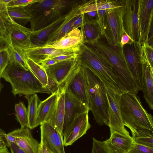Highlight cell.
<instances>
[{
    "label": "cell",
    "instance_id": "28",
    "mask_svg": "<svg viewBox=\"0 0 153 153\" xmlns=\"http://www.w3.org/2000/svg\"><path fill=\"white\" fill-rule=\"evenodd\" d=\"M83 24L80 28L83 36V43L88 44L102 36L97 21L89 20L85 15Z\"/></svg>",
    "mask_w": 153,
    "mask_h": 153
},
{
    "label": "cell",
    "instance_id": "7",
    "mask_svg": "<svg viewBox=\"0 0 153 153\" xmlns=\"http://www.w3.org/2000/svg\"><path fill=\"white\" fill-rule=\"evenodd\" d=\"M125 11V0L120 6L106 10L104 37L108 45L114 48L120 45L121 40L125 31L123 21Z\"/></svg>",
    "mask_w": 153,
    "mask_h": 153
},
{
    "label": "cell",
    "instance_id": "43",
    "mask_svg": "<svg viewBox=\"0 0 153 153\" xmlns=\"http://www.w3.org/2000/svg\"><path fill=\"white\" fill-rule=\"evenodd\" d=\"M5 131L1 129L0 130V149L9 147V145L7 140Z\"/></svg>",
    "mask_w": 153,
    "mask_h": 153
},
{
    "label": "cell",
    "instance_id": "1",
    "mask_svg": "<svg viewBox=\"0 0 153 153\" xmlns=\"http://www.w3.org/2000/svg\"><path fill=\"white\" fill-rule=\"evenodd\" d=\"M120 108L124 125L130 130L132 137L152 133L153 117L141 104L139 97L133 93L121 95Z\"/></svg>",
    "mask_w": 153,
    "mask_h": 153
},
{
    "label": "cell",
    "instance_id": "36",
    "mask_svg": "<svg viewBox=\"0 0 153 153\" xmlns=\"http://www.w3.org/2000/svg\"><path fill=\"white\" fill-rule=\"evenodd\" d=\"M0 53L1 76L10 62V48L5 47H0Z\"/></svg>",
    "mask_w": 153,
    "mask_h": 153
},
{
    "label": "cell",
    "instance_id": "17",
    "mask_svg": "<svg viewBox=\"0 0 153 153\" xmlns=\"http://www.w3.org/2000/svg\"><path fill=\"white\" fill-rule=\"evenodd\" d=\"M85 1H79L73 5L65 15L62 22L58 28L50 35L46 44L42 47L50 45L72 30L74 22L80 15L79 14V9Z\"/></svg>",
    "mask_w": 153,
    "mask_h": 153
},
{
    "label": "cell",
    "instance_id": "12",
    "mask_svg": "<svg viewBox=\"0 0 153 153\" xmlns=\"http://www.w3.org/2000/svg\"><path fill=\"white\" fill-rule=\"evenodd\" d=\"M89 111L77 115L63 133L64 146L72 145L85 134L91 128L88 113Z\"/></svg>",
    "mask_w": 153,
    "mask_h": 153
},
{
    "label": "cell",
    "instance_id": "35",
    "mask_svg": "<svg viewBox=\"0 0 153 153\" xmlns=\"http://www.w3.org/2000/svg\"><path fill=\"white\" fill-rule=\"evenodd\" d=\"M16 116L21 128L28 127V119L27 109L22 102L16 104L15 106Z\"/></svg>",
    "mask_w": 153,
    "mask_h": 153
},
{
    "label": "cell",
    "instance_id": "9",
    "mask_svg": "<svg viewBox=\"0 0 153 153\" xmlns=\"http://www.w3.org/2000/svg\"><path fill=\"white\" fill-rule=\"evenodd\" d=\"M81 66L78 55L75 59L58 62L45 68L48 76L59 86H62L77 73Z\"/></svg>",
    "mask_w": 153,
    "mask_h": 153
},
{
    "label": "cell",
    "instance_id": "51",
    "mask_svg": "<svg viewBox=\"0 0 153 153\" xmlns=\"http://www.w3.org/2000/svg\"><path fill=\"white\" fill-rule=\"evenodd\" d=\"M6 137L8 144L10 143H16V138L10 132L6 134Z\"/></svg>",
    "mask_w": 153,
    "mask_h": 153
},
{
    "label": "cell",
    "instance_id": "16",
    "mask_svg": "<svg viewBox=\"0 0 153 153\" xmlns=\"http://www.w3.org/2000/svg\"><path fill=\"white\" fill-rule=\"evenodd\" d=\"M100 142L106 153H128L135 143L132 137L117 132L111 134L108 139Z\"/></svg>",
    "mask_w": 153,
    "mask_h": 153
},
{
    "label": "cell",
    "instance_id": "4",
    "mask_svg": "<svg viewBox=\"0 0 153 153\" xmlns=\"http://www.w3.org/2000/svg\"><path fill=\"white\" fill-rule=\"evenodd\" d=\"M78 1L40 0L26 7L31 16L30 23L32 31L42 28L64 16L66 14L65 12Z\"/></svg>",
    "mask_w": 153,
    "mask_h": 153
},
{
    "label": "cell",
    "instance_id": "19",
    "mask_svg": "<svg viewBox=\"0 0 153 153\" xmlns=\"http://www.w3.org/2000/svg\"><path fill=\"white\" fill-rule=\"evenodd\" d=\"M10 20L12 41L14 48L25 50L37 47L31 41L32 31L30 28L18 24L11 17Z\"/></svg>",
    "mask_w": 153,
    "mask_h": 153
},
{
    "label": "cell",
    "instance_id": "39",
    "mask_svg": "<svg viewBox=\"0 0 153 153\" xmlns=\"http://www.w3.org/2000/svg\"><path fill=\"white\" fill-rule=\"evenodd\" d=\"M106 10H97V23L100 30L102 36L105 35V14Z\"/></svg>",
    "mask_w": 153,
    "mask_h": 153
},
{
    "label": "cell",
    "instance_id": "24",
    "mask_svg": "<svg viewBox=\"0 0 153 153\" xmlns=\"http://www.w3.org/2000/svg\"><path fill=\"white\" fill-rule=\"evenodd\" d=\"M58 88L57 91L45 100L40 102L38 108L37 126L44 122H48L50 119L58 99Z\"/></svg>",
    "mask_w": 153,
    "mask_h": 153
},
{
    "label": "cell",
    "instance_id": "13",
    "mask_svg": "<svg viewBox=\"0 0 153 153\" xmlns=\"http://www.w3.org/2000/svg\"><path fill=\"white\" fill-rule=\"evenodd\" d=\"M138 0H125V11L123 17L126 32L136 43L139 41L138 18Z\"/></svg>",
    "mask_w": 153,
    "mask_h": 153
},
{
    "label": "cell",
    "instance_id": "10",
    "mask_svg": "<svg viewBox=\"0 0 153 153\" xmlns=\"http://www.w3.org/2000/svg\"><path fill=\"white\" fill-rule=\"evenodd\" d=\"M105 91L108 105V126L110 134L117 132L122 134L130 136L129 133L124 125L120 108L121 95L105 85Z\"/></svg>",
    "mask_w": 153,
    "mask_h": 153
},
{
    "label": "cell",
    "instance_id": "47",
    "mask_svg": "<svg viewBox=\"0 0 153 153\" xmlns=\"http://www.w3.org/2000/svg\"><path fill=\"white\" fill-rule=\"evenodd\" d=\"M9 145V147L10 148L11 153H27L16 143H10Z\"/></svg>",
    "mask_w": 153,
    "mask_h": 153
},
{
    "label": "cell",
    "instance_id": "56",
    "mask_svg": "<svg viewBox=\"0 0 153 153\" xmlns=\"http://www.w3.org/2000/svg\"><path fill=\"white\" fill-rule=\"evenodd\" d=\"M51 153H52V152H51Z\"/></svg>",
    "mask_w": 153,
    "mask_h": 153
},
{
    "label": "cell",
    "instance_id": "21",
    "mask_svg": "<svg viewBox=\"0 0 153 153\" xmlns=\"http://www.w3.org/2000/svg\"><path fill=\"white\" fill-rule=\"evenodd\" d=\"M30 130L21 127L10 133L15 137L16 144L27 153H38L40 143L33 137Z\"/></svg>",
    "mask_w": 153,
    "mask_h": 153
},
{
    "label": "cell",
    "instance_id": "3",
    "mask_svg": "<svg viewBox=\"0 0 153 153\" xmlns=\"http://www.w3.org/2000/svg\"><path fill=\"white\" fill-rule=\"evenodd\" d=\"M87 44L93 47L112 66L126 92L138 93L137 85L130 72L121 45L114 48L103 41L102 37Z\"/></svg>",
    "mask_w": 153,
    "mask_h": 153
},
{
    "label": "cell",
    "instance_id": "41",
    "mask_svg": "<svg viewBox=\"0 0 153 153\" xmlns=\"http://www.w3.org/2000/svg\"><path fill=\"white\" fill-rule=\"evenodd\" d=\"M128 153H153V149L135 143Z\"/></svg>",
    "mask_w": 153,
    "mask_h": 153
},
{
    "label": "cell",
    "instance_id": "15",
    "mask_svg": "<svg viewBox=\"0 0 153 153\" xmlns=\"http://www.w3.org/2000/svg\"><path fill=\"white\" fill-rule=\"evenodd\" d=\"M41 141L53 153H65L63 137L48 123L44 122L41 125Z\"/></svg>",
    "mask_w": 153,
    "mask_h": 153
},
{
    "label": "cell",
    "instance_id": "14",
    "mask_svg": "<svg viewBox=\"0 0 153 153\" xmlns=\"http://www.w3.org/2000/svg\"><path fill=\"white\" fill-rule=\"evenodd\" d=\"M153 18V0H138V18L139 41L142 44L147 42Z\"/></svg>",
    "mask_w": 153,
    "mask_h": 153
},
{
    "label": "cell",
    "instance_id": "31",
    "mask_svg": "<svg viewBox=\"0 0 153 153\" xmlns=\"http://www.w3.org/2000/svg\"><path fill=\"white\" fill-rule=\"evenodd\" d=\"M27 62L29 69L43 85L46 87L48 84V76L45 68L28 58Z\"/></svg>",
    "mask_w": 153,
    "mask_h": 153
},
{
    "label": "cell",
    "instance_id": "33",
    "mask_svg": "<svg viewBox=\"0 0 153 153\" xmlns=\"http://www.w3.org/2000/svg\"><path fill=\"white\" fill-rule=\"evenodd\" d=\"M10 62H13L23 67L26 70H29L27 64V57L22 50L13 48L10 49Z\"/></svg>",
    "mask_w": 153,
    "mask_h": 153
},
{
    "label": "cell",
    "instance_id": "23",
    "mask_svg": "<svg viewBox=\"0 0 153 153\" xmlns=\"http://www.w3.org/2000/svg\"><path fill=\"white\" fill-rule=\"evenodd\" d=\"M58 99L52 115L48 123L54 127L62 135L65 116V91L58 87Z\"/></svg>",
    "mask_w": 153,
    "mask_h": 153
},
{
    "label": "cell",
    "instance_id": "37",
    "mask_svg": "<svg viewBox=\"0 0 153 153\" xmlns=\"http://www.w3.org/2000/svg\"><path fill=\"white\" fill-rule=\"evenodd\" d=\"M40 0H12L8 5V9L25 8L31 4L39 2Z\"/></svg>",
    "mask_w": 153,
    "mask_h": 153
},
{
    "label": "cell",
    "instance_id": "54",
    "mask_svg": "<svg viewBox=\"0 0 153 153\" xmlns=\"http://www.w3.org/2000/svg\"><path fill=\"white\" fill-rule=\"evenodd\" d=\"M151 76L153 80V68H151Z\"/></svg>",
    "mask_w": 153,
    "mask_h": 153
},
{
    "label": "cell",
    "instance_id": "22",
    "mask_svg": "<svg viewBox=\"0 0 153 153\" xmlns=\"http://www.w3.org/2000/svg\"><path fill=\"white\" fill-rule=\"evenodd\" d=\"M83 36L82 30L76 28L50 45L43 47L59 50L66 49L80 46L83 43Z\"/></svg>",
    "mask_w": 153,
    "mask_h": 153
},
{
    "label": "cell",
    "instance_id": "11",
    "mask_svg": "<svg viewBox=\"0 0 153 153\" xmlns=\"http://www.w3.org/2000/svg\"><path fill=\"white\" fill-rule=\"evenodd\" d=\"M123 50L129 69L138 90L143 91V71L139 53L138 43L134 42L126 44L123 46Z\"/></svg>",
    "mask_w": 153,
    "mask_h": 153
},
{
    "label": "cell",
    "instance_id": "32",
    "mask_svg": "<svg viewBox=\"0 0 153 153\" xmlns=\"http://www.w3.org/2000/svg\"><path fill=\"white\" fill-rule=\"evenodd\" d=\"M10 16L17 23L25 25L30 22L31 16L25 8L18 7L8 9Z\"/></svg>",
    "mask_w": 153,
    "mask_h": 153
},
{
    "label": "cell",
    "instance_id": "44",
    "mask_svg": "<svg viewBox=\"0 0 153 153\" xmlns=\"http://www.w3.org/2000/svg\"><path fill=\"white\" fill-rule=\"evenodd\" d=\"M59 86L55 81L48 76V84L46 87L51 94L57 91Z\"/></svg>",
    "mask_w": 153,
    "mask_h": 153
},
{
    "label": "cell",
    "instance_id": "49",
    "mask_svg": "<svg viewBox=\"0 0 153 153\" xmlns=\"http://www.w3.org/2000/svg\"><path fill=\"white\" fill-rule=\"evenodd\" d=\"M58 62L56 60L51 58L44 61L41 65L45 68L54 65Z\"/></svg>",
    "mask_w": 153,
    "mask_h": 153
},
{
    "label": "cell",
    "instance_id": "27",
    "mask_svg": "<svg viewBox=\"0 0 153 153\" xmlns=\"http://www.w3.org/2000/svg\"><path fill=\"white\" fill-rule=\"evenodd\" d=\"M140 60L143 71V97L149 108L153 110V80L151 74V67L147 62L140 59Z\"/></svg>",
    "mask_w": 153,
    "mask_h": 153
},
{
    "label": "cell",
    "instance_id": "45",
    "mask_svg": "<svg viewBox=\"0 0 153 153\" xmlns=\"http://www.w3.org/2000/svg\"><path fill=\"white\" fill-rule=\"evenodd\" d=\"M134 42L130 36L125 31L120 41V45L122 48L125 45Z\"/></svg>",
    "mask_w": 153,
    "mask_h": 153
},
{
    "label": "cell",
    "instance_id": "20",
    "mask_svg": "<svg viewBox=\"0 0 153 153\" xmlns=\"http://www.w3.org/2000/svg\"><path fill=\"white\" fill-rule=\"evenodd\" d=\"M64 108L63 133L77 115L90 111L79 100L67 91L65 94Z\"/></svg>",
    "mask_w": 153,
    "mask_h": 153
},
{
    "label": "cell",
    "instance_id": "6",
    "mask_svg": "<svg viewBox=\"0 0 153 153\" xmlns=\"http://www.w3.org/2000/svg\"><path fill=\"white\" fill-rule=\"evenodd\" d=\"M86 68L91 106L90 111L97 124L108 126V105L105 85L95 74Z\"/></svg>",
    "mask_w": 153,
    "mask_h": 153
},
{
    "label": "cell",
    "instance_id": "50",
    "mask_svg": "<svg viewBox=\"0 0 153 153\" xmlns=\"http://www.w3.org/2000/svg\"><path fill=\"white\" fill-rule=\"evenodd\" d=\"M38 153H51L46 146L41 142Z\"/></svg>",
    "mask_w": 153,
    "mask_h": 153
},
{
    "label": "cell",
    "instance_id": "40",
    "mask_svg": "<svg viewBox=\"0 0 153 153\" xmlns=\"http://www.w3.org/2000/svg\"><path fill=\"white\" fill-rule=\"evenodd\" d=\"M12 0H0V17L4 19L11 18L8 11L7 6Z\"/></svg>",
    "mask_w": 153,
    "mask_h": 153
},
{
    "label": "cell",
    "instance_id": "5",
    "mask_svg": "<svg viewBox=\"0 0 153 153\" xmlns=\"http://www.w3.org/2000/svg\"><path fill=\"white\" fill-rule=\"evenodd\" d=\"M10 84L14 95H30L37 93H51L44 87L29 69L26 70L13 62H9L0 76Z\"/></svg>",
    "mask_w": 153,
    "mask_h": 153
},
{
    "label": "cell",
    "instance_id": "18",
    "mask_svg": "<svg viewBox=\"0 0 153 153\" xmlns=\"http://www.w3.org/2000/svg\"><path fill=\"white\" fill-rule=\"evenodd\" d=\"M80 46L73 48L62 50L48 47H37L23 50L27 58L40 64L45 60L54 57L73 53L79 52L80 51Z\"/></svg>",
    "mask_w": 153,
    "mask_h": 153
},
{
    "label": "cell",
    "instance_id": "53",
    "mask_svg": "<svg viewBox=\"0 0 153 153\" xmlns=\"http://www.w3.org/2000/svg\"><path fill=\"white\" fill-rule=\"evenodd\" d=\"M147 42L153 48V36L148 39Z\"/></svg>",
    "mask_w": 153,
    "mask_h": 153
},
{
    "label": "cell",
    "instance_id": "30",
    "mask_svg": "<svg viewBox=\"0 0 153 153\" xmlns=\"http://www.w3.org/2000/svg\"><path fill=\"white\" fill-rule=\"evenodd\" d=\"M10 18L5 19L0 17V47H5L10 49L14 48L12 41Z\"/></svg>",
    "mask_w": 153,
    "mask_h": 153
},
{
    "label": "cell",
    "instance_id": "38",
    "mask_svg": "<svg viewBox=\"0 0 153 153\" xmlns=\"http://www.w3.org/2000/svg\"><path fill=\"white\" fill-rule=\"evenodd\" d=\"M137 143L153 149V135L137 136L134 138Z\"/></svg>",
    "mask_w": 153,
    "mask_h": 153
},
{
    "label": "cell",
    "instance_id": "8",
    "mask_svg": "<svg viewBox=\"0 0 153 153\" xmlns=\"http://www.w3.org/2000/svg\"><path fill=\"white\" fill-rule=\"evenodd\" d=\"M61 88L65 92L70 93L91 110V106L86 68L81 66L77 73L63 87Z\"/></svg>",
    "mask_w": 153,
    "mask_h": 153
},
{
    "label": "cell",
    "instance_id": "2",
    "mask_svg": "<svg viewBox=\"0 0 153 153\" xmlns=\"http://www.w3.org/2000/svg\"><path fill=\"white\" fill-rule=\"evenodd\" d=\"M78 56L81 65L92 71L105 85L120 95L126 92L112 66L93 47L82 43Z\"/></svg>",
    "mask_w": 153,
    "mask_h": 153
},
{
    "label": "cell",
    "instance_id": "34",
    "mask_svg": "<svg viewBox=\"0 0 153 153\" xmlns=\"http://www.w3.org/2000/svg\"><path fill=\"white\" fill-rule=\"evenodd\" d=\"M140 58L147 62L151 68H153V48L148 42L140 44L138 43Z\"/></svg>",
    "mask_w": 153,
    "mask_h": 153
},
{
    "label": "cell",
    "instance_id": "25",
    "mask_svg": "<svg viewBox=\"0 0 153 153\" xmlns=\"http://www.w3.org/2000/svg\"><path fill=\"white\" fill-rule=\"evenodd\" d=\"M65 15L48 26L37 30L32 31L31 40L37 47L44 46L50 36L60 26L64 19Z\"/></svg>",
    "mask_w": 153,
    "mask_h": 153
},
{
    "label": "cell",
    "instance_id": "48",
    "mask_svg": "<svg viewBox=\"0 0 153 153\" xmlns=\"http://www.w3.org/2000/svg\"><path fill=\"white\" fill-rule=\"evenodd\" d=\"M86 16L89 20L97 21V11H92L85 14Z\"/></svg>",
    "mask_w": 153,
    "mask_h": 153
},
{
    "label": "cell",
    "instance_id": "55",
    "mask_svg": "<svg viewBox=\"0 0 153 153\" xmlns=\"http://www.w3.org/2000/svg\"><path fill=\"white\" fill-rule=\"evenodd\" d=\"M152 135H153V131H152Z\"/></svg>",
    "mask_w": 153,
    "mask_h": 153
},
{
    "label": "cell",
    "instance_id": "57",
    "mask_svg": "<svg viewBox=\"0 0 153 153\" xmlns=\"http://www.w3.org/2000/svg\"></svg>",
    "mask_w": 153,
    "mask_h": 153
},
{
    "label": "cell",
    "instance_id": "42",
    "mask_svg": "<svg viewBox=\"0 0 153 153\" xmlns=\"http://www.w3.org/2000/svg\"><path fill=\"white\" fill-rule=\"evenodd\" d=\"M91 153H106L102 146L100 141L94 137L93 138Z\"/></svg>",
    "mask_w": 153,
    "mask_h": 153
},
{
    "label": "cell",
    "instance_id": "29",
    "mask_svg": "<svg viewBox=\"0 0 153 153\" xmlns=\"http://www.w3.org/2000/svg\"><path fill=\"white\" fill-rule=\"evenodd\" d=\"M25 97L27 100L28 103L27 108L28 119V127L31 130L37 126V111L41 101L36 94L25 96Z\"/></svg>",
    "mask_w": 153,
    "mask_h": 153
},
{
    "label": "cell",
    "instance_id": "52",
    "mask_svg": "<svg viewBox=\"0 0 153 153\" xmlns=\"http://www.w3.org/2000/svg\"><path fill=\"white\" fill-rule=\"evenodd\" d=\"M153 36V18L151 23L149 35L148 36V40Z\"/></svg>",
    "mask_w": 153,
    "mask_h": 153
},
{
    "label": "cell",
    "instance_id": "26",
    "mask_svg": "<svg viewBox=\"0 0 153 153\" xmlns=\"http://www.w3.org/2000/svg\"><path fill=\"white\" fill-rule=\"evenodd\" d=\"M123 0H90L85 1L79 9V15L92 11L107 9L121 5Z\"/></svg>",
    "mask_w": 153,
    "mask_h": 153
},
{
    "label": "cell",
    "instance_id": "46",
    "mask_svg": "<svg viewBox=\"0 0 153 153\" xmlns=\"http://www.w3.org/2000/svg\"><path fill=\"white\" fill-rule=\"evenodd\" d=\"M85 14H82L79 15L74 22L72 27V30L76 28H81L84 23L85 20Z\"/></svg>",
    "mask_w": 153,
    "mask_h": 153
}]
</instances>
